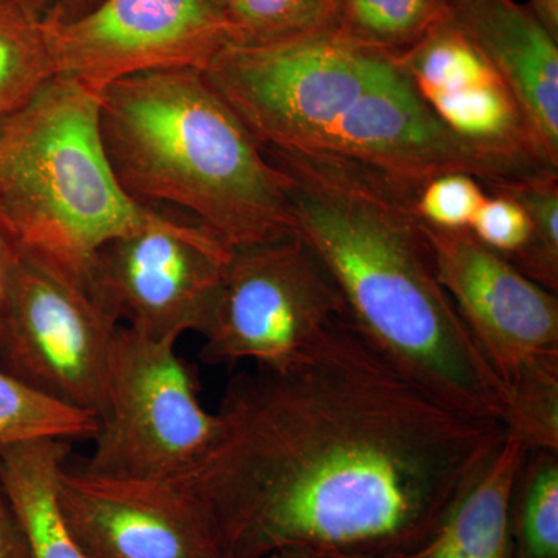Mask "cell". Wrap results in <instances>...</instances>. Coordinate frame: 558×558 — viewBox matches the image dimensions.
I'll list each match as a JSON object with an SVG mask.
<instances>
[{
  "label": "cell",
  "instance_id": "obj_1",
  "mask_svg": "<svg viewBox=\"0 0 558 558\" xmlns=\"http://www.w3.org/2000/svg\"><path fill=\"white\" fill-rule=\"evenodd\" d=\"M218 417L175 486L223 558L409 557L508 436L417 387L349 318L284 366L234 377Z\"/></svg>",
  "mask_w": 558,
  "mask_h": 558
},
{
  "label": "cell",
  "instance_id": "obj_2",
  "mask_svg": "<svg viewBox=\"0 0 558 558\" xmlns=\"http://www.w3.org/2000/svg\"><path fill=\"white\" fill-rule=\"evenodd\" d=\"M263 150L354 328L433 398L506 427L505 388L440 286L414 194L341 157Z\"/></svg>",
  "mask_w": 558,
  "mask_h": 558
},
{
  "label": "cell",
  "instance_id": "obj_3",
  "mask_svg": "<svg viewBox=\"0 0 558 558\" xmlns=\"http://www.w3.org/2000/svg\"><path fill=\"white\" fill-rule=\"evenodd\" d=\"M100 128L140 204L186 209L231 250L296 236L284 178L201 70L113 81L100 90Z\"/></svg>",
  "mask_w": 558,
  "mask_h": 558
},
{
  "label": "cell",
  "instance_id": "obj_4",
  "mask_svg": "<svg viewBox=\"0 0 558 558\" xmlns=\"http://www.w3.org/2000/svg\"><path fill=\"white\" fill-rule=\"evenodd\" d=\"M0 211L25 256L83 290L102 245L168 218L117 179L100 92L64 75L0 126Z\"/></svg>",
  "mask_w": 558,
  "mask_h": 558
},
{
  "label": "cell",
  "instance_id": "obj_5",
  "mask_svg": "<svg viewBox=\"0 0 558 558\" xmlns=\"http://www.w3.org/2000/svg\"><path fill=\"white\" fill-rule=\"evenodd\" d=\"M398 64L337 32L274 46H229L205 76L260 146L323 154L349 109Z\"/></svg>",
  "mask_w": 558,
  "mask_h": 558
},
{
  "label": "cell",
  "instance_id": "obj_6",
  "mask_svg": "<svg viewBox=\"0 0 558 558\" xmlns=\"http://www.w3.org/2000/svg\"><path fill=\"white\" fill-rule=\"evenodd\" d=\"M218 429V413L202 405L196 376L175 343L121 326L94 453L81 465L100 475L178 484L199 465Z\"/></svg>",
  "mask_w": 558,
  "mask_h": 558
},
{
  "label": "cell",
  "instance_id": "obj_7",
  "mask_svg": "<svg viewBox=\"0 0 558 558\" xmlns=\"http://www.w3.org/2000/svg\"><path fill=\"white\" fill-rule=\"evenodd\" d=\"M344 318L339 289L299 236L231 250L201 357L279 368Z\"/></svg>",
  "mask_w": 558,
  "mask_h": 558
},
{
  "label": "cell",
  "instance_id": "obj_8",
  "mask_svg": "<svg viewBox=\"0 0 558 558\" xmlns=\"http://www.w3.org/2000/svg\"><path fill=\"white\" fill-rule=\"evenodd\" d=\"M230 253L196 220L168 216L102 245L84 289L137 336L178 343L189 330L207 328Z\"/></svg>",
  "mask_w": 558,
  "mask_h": 558
},
{
  "label": "cell",
  "instance_id": "obj_9",
  "mask_svg": "<svg viewBox=\"0 0 558 558\" xmlns=\"http://www.w3.org/2000/svg\"><path fill=\"white\" fill-rule=\"evenodd\" d=\"M421 226L440 286L506 396L558 374L557 293L469 230L436 229L422 220Z\"/></svg>",
  "mask_w": 558,
  "mask_h": 558
},
{
  "label": "cell",
  "instance_id": "obj_10",
  "mask_svg": "<svg viewBox=\"0 0 558 558\" xmlns=\"http://www.w3.org/2000/svg\"><path fill=\"white\" fill-rule=\"evenodd\" d=\"M120 328L86 290L24 255L0 368L47 398L98 421Z\"/></svg>",
  "mask_w": 558,
  "mask_h": 558
},
{
  "label": "cell",
  "instance_id": "obj_11",
  "mask_svg": "<svg viewBox=\"0 0 558 558\" xmlns=\"http://www.w3.org/2000/svg\"><path fill=\"white\" fill-rule=\"evenodd\" d=\"M49 28L58 75L97 92L157 70L205 72L230 44L226 20L208 0H102Z\"/></svg>",
  "mask_w": 558,
  "mask_h": 558
},
{
  "label": "cell",
  "instance_id": "obj_12",
  "mask_svg": "<svg viewBox=\"0 0 558 558\" xmlns=\"http://www.w3.org/2000/svg\"><path fill=\"white\" fill-rule=\"evenodd\" d=\"M398 61L440 123L506 183L558 172L508 84L451 17Z\"/></svg>",
  "mask_w": 558,
  "mask_h": 558
},
{
  "label": "cell",
  "instance_id": "obj_13",
  "mask_svg": "<svg viewBox=\"0 0 558 558\" xmlns=\"http://www.w3.org/2000/svg\"><path fill=\"white\" fill-rule=\"evenodd\" d=\"M62 520L86 558H223L199 509L175 484L61 465Z\"/></svg>",
  "mask_w": 558,
  "mask_h": 558
},
{
  "label": "cell",
  "instance_id": "obj_14",
  "mask_svg": "<svg viewBox=\"0 0 558 558\" xmlns=\"http://www.w3.org/2000/svg\"><path fill=\"white\" fill-rule=\"evenodd\" d=\"M451 21L508 84L558 167V39L515 0H449Z\"/></svg>",
  "mask_w": 558,
  "mask_h": 558
},
{
  "label": "cell",
  "instance_id": "obj_15",
  "mask_svg": "<svg viewBox=\"0 0 558 558\" xmlns=\"http://www.w3.org/2000/svg\"><path fill=\"white\" fill-rule=\"evenodd\" d=\"M526 453V446L508 433L462 488L435 534L405 558H513L510 510Z\"/></svg>",
  "mask_w": 558,
  "mask_h": 558
},
{
  "label": "cell",
  "instance_id": "obj_16",
  "mask_svg": "<svg viewBox=\"0 0 558 558\" xmlns=\"http://www.w3.org/2000/svg\"><path fill=\"white\" fill-rule=\"evenodd\" d=\"M69 440L40 439L0 449V478L27 537L32 558H86L62 520L57 476Z\"/></svg>",
  "mask_w": 558,
  "mask_h": 558
},
{
  "label": "cell",
  "instance_id": "obj_17",
  "mask_svg": "<svg viewBox=\"0 0 558 558\" xmlns=\"http://www.w3.org/2000/svg\"><path fill=\"white\" fill-rule=\"evenodd\" d=\"M58 76L49 25L21 0L0 2V126Z\"/></svg>",
  "mask_w": 558,
  "mask_h": 558
},
{
  "label": "cell",
  "instance_id": "obj_18",
  "mask_svg": "<svg viewBox=\"0 0 558 558\" xmlns=\"http://www.w3.org/2000/svg\"><path fill=\"white\" fill-rule=\"evenodd\" d=\"M449 0H336V32L366 49L402 57L450 21Z\"/></svg>",
  "mask_w": 558,
  "mask_h": 558
},
{
  "label": "cell",
  "instance_id": "obj_19",
  "mask_svg": "<svg viewBox=\"0 0 558 558\" xmlns=\"http://www.w3.org/2000/svg\"><path fill=\"white\" fill-rule=\"evenodd\" d=\"M513 558H558V451L527 450L510 510Z\"/></svg>",
  "mask_w": 558,
  "mask_h": 558
},
{
  "label": "cell",
  "instance_id": "obj_20",
  "mask_svg": "<svg viewBox=\"0 0 558 558\" xmlns=\"http://www.w3.org/2000/svg\"><path fill=\"white\" fill-rule=\"evenodd\" d=\"M233 46H274L336 32V0H229Z\"/></svg>",
  "mask_w": 558,
  "mask_h": 558
},
{
  "label": "cell",
  "instance_id": "obj_21",
  "mask_svg": "<svg viewBox=\"0 0 558 558\" xmlns=\"http://www.w3.org/2000/svg\"><path fill=\"white\" fill-rule=\"evenodd\" d=\"M97 429V417L47 398L0 368V449L40 439H94Z\"/></svg>",
  "mask_w": 558,
  "mask_h": 558
},
{
  "label": "cell",
  "instance_id": "obj_22",
  "mask_svg": "<svg viewBox=\"0 0 558 558\" xmlns=\"http://www.w3.org/2000/svg\"><path fill=\"white\" fill-rule=\"evenodd\" d=\"M502 193L526 209L532 236L512 263L543 288L558 289V172L534 175L488 190Z\"/></svg>",
  "mask_w": 558,
  "mask_h": 558
},
{
  "label": "cell",
  "instance_id": "obj_23",
  "mask_svg": "<svg viewBox=\"0 0 558 558\" xmlns=\"http://www.w3.org/2000/svg\"><path fill=\"white\" fill-rule=\"evenodd\" d=\"M487 194L478 179L450 172L424 183L414 193L413 208L422 222L436 229L469 230Z\"/></svg>",
  "mask_w": 558,
  "mask_h": 558
},
{
  "label": "cell",
  "instance_id": "obj_24",
  "mask_svg": "<svg viewBox=\"0 0 558 558\" xmlns=\"http://www.w3.org/2000/svg\"><path fill=\"white\" fill-rule=\"evenodd\" d=\"M469 231L481 244L512 260L527 247L532 223L519 202L502 193H490L473 216Z\"/></svg>",
  "mask_w": 558,
  "mask_h": 558
},
{
  "label": "cell",
  "instance_id": "obj_25",
  "mask_svg": "<svg viewBox=\"0 0 558 558\" xmlns=\"http://www.w3.org/2000/svg\"><path fill=\"white\" fill-rule=\"evenodd\" d=\"M22 250L11 233L9 223L0 211V354L5 340L11 299L22 263Z\"/></svg>",
  "mask_w": 558,
  "mask_h": 558
},
{
  "label": "cell",
  "instance_id": "obj_26",
  "mask_svg": "<svg viewBox=\"0 0 558 558\" xmlns=\"http://www.w3.org/2000/svg\"><path fill=\"white\" fill-rule=\"evenodd\" d=\"M0 558H32L24 527L0 478Z\"/></svg>",
  "mask_w": 558,
  "mask_h": 558
},
{
  "label": "cell",
  "instance_id": "obj_27",
  "mask_svg": "<svg viewBox=\"0 0 558 558\" xmlns=\"http://www.w3.org/2000/svg\"><path fill=\"white\" fill-rule=\"evenodd\" d=\"M44 24L64 25L94 10L102 0H21Z\"/></svg>",
  "mask_w": 558,
  "mask_h": 558
},
{
  "label": "cell",
  "instance_id": "obj_28",
  "mask_svg": "<svg viewBox=\"0 0 558 558\" xmlns=\"http://www.w3.org/2000/svg\"><path fill=\"white\" fill-rule=\"evenodd\" d=\"M529 10L534 13L539 24L558 39V0H531Z\"/></svg>",
  "mask_w": 558,
  "mask_h": 558
},
{
  "label": "cell",
  "instance_id": "obj_29",
  "mask_svg": "<svg viewBox=\"0 0 558 558\" xmlns=\"http://www.w3.org/2000/svg\"><path fill=\"white\" fill-rule=\"evenodd\" d=\"M260 558H333L329 554L317 553L306 548H281L271 550Z\"/></svg>",
  "mask_w": 558,
  "mask_h": 558
},
{
  "label": "cell",
  "instance_id": "obj_30",
  "mask_svg": "<svg viewBox=\"0 0 558 558\" xmlns=\"http://www.w3.org/2000/svg\"><path fill=\"white\" fill-rule=\"evenodd\" d=\"M208 2L211 3L216 10H219L220 13H222V10L226 9L227 3H229V0H208Z\"/></svg>",
  "mask_w": 558,
  "mask_h": 558
},
{
  "label": "cell",
  "instance_id": "obj_31",
  "mask_svg": "<svg viewBox=\"0 0 558 558\" xmlns=\"http://www.w3.org/2000/svg\"><path fill=\"white\" fill-rule=\"evenodd\" d=\"M330 556V554H329ZM333 558H376V557H362V556H332Z\"/></svg>",
  "mask_w": 558,
  "mask_h": 558
},
{
  "label": "cell",
  "instance_id": "obj_32",
  "mask_svg": "<svg viewBox=\"0 0 558 558\" xmlns=\"http://www.w3.org/2000/svg\"><path fill=\"white\" fill-rule=\"evenodd\" d=\"M0 2H2V0H0Z\"/></svg>",
  "mask_w": 558,
  "mask_h": 558
}]
</instances>
